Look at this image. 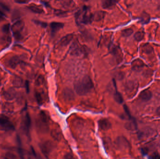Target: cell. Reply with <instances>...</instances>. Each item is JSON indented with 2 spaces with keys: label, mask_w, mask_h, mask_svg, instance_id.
<instances>
[{
  "label": "cell",
  "mask_w": 160,
  "mask_h": 159,
  "mask_svg": "<svg viewBox=\"0 0 160 159\" xmlns=\"http://www.w3.org/2000/svg\"><path fill=\"white\" fill-rule=\"evenodd\" d=\"M94 87L91 78L85 76L80 78L75 84V89L78 95L82 96L90 93Z\"/></svg>",
  "instance_id": "obj_1"
},
{
  "label": "cell",
  "mask_w": 160,
  "mask_h": 159,
  "mask_svg": "<svg viewBox=\"0 0 160 159\" xmlns=\"http://www.w3.org/2000/svg\"><path fill=\"white\" fill-rule=\"evenodd\" d=\"M76 22L79 25L90 24L94 21L93 14L91 12L88 7L84 6L75 15Z\"/></svg>",
  "instance_id": "obj_2"
},
{
  "label": "cell",
  "mask_w": 160,
  "mask_h": 159,
  "mask_svg": "<svg viewBox=\"0 0 160 159\" xmlns=\"http://www.w3.org/2000/svg\"><path fill=\"white\" fill-rule=\"evenodd\" d=\"M49 118L44 111H41L38 116L37 120L38 128L41 132H46L49 129Z\"/></svg>",
  "instance_id": "obj_3"
},
{
  "label": "cell",
  "mask_w": 160,
  "mask_h": 159,
  "mask_svg": "<svg viewBox=\"0 0 160 159\" xmlns=\"http://www.w3.org/2000/svg\"><path fill=\"white\" fill-rule=\"evenodd\" d=\"M70 53L71 55L74 56L87 55L88 49L87 47L79 44L78 43L76 42L73 43L70 48Z\"/></svg>",
  "instance_id": "obj_4"
},
{
  "label": "cell",
  "mask_w": 160,
  "mask_h": 159,
  "mask_svg": "<svg viewBox=\"0 0 160 159\" xmlns=\"http://www.w3.org/2000/svg\"><path fill=\"white\" fill-rule=\"evenodd\" d=\"M24 28V24L22 21L15 22L12 26L13 32L16 40H20L23 38L22 33Z\"/></svg>",
  "instance_id": "obj_5"
},
{
  "label": "cell",
  "mask_w": 160,
  "mask_h": 159,
  "mask_svg": "<svg viewBox=\"0 0 160 159\" xmlns=\"http://www.w3.org/2000/svg\"><path fill=\"white\" fill-rule=\"evenodd\" d=\"M0 126L6 130H11L15 128L14 125L12 123L11 120L5 115L0 116Z\"/></svg>",
  "instance_id": "obj_6"
},
{
  "label": "cell",
  "mask_w": 160,
  "mask_h": 159,
  "mask_svg": "<svg viewBox=\"0 0 160 159\" xmlns=\"http://www.w3.org/2000/svg\"><path fill=\"white\" fill-rule=\"evenodd\" d=\"M52 144L49 141H45L40 145V149L42 153L45 156H48L53 149Z\"/></svg>",
  "instance_id": "obj_7"
},
{
  "label": "cell",
  "mask_w": 160,
  "mask_h": 159,
  "mask_svg": "<svg viewBox=\"0 0 160 159\" xmlns=\"http://www.w3.org/2000/svg\"><path fill=\"white\" fill-rule=\"evenodd\" d=\"M98 123L99 128L103 131H107L112 127V124L110 121L105 118L100 119Z\"/></svg>",
  "instance_id": "obj_8"
},
{
  "label": "cell",
  "mask_w": 160,
  "mask_h": 159,
  "mask_svg": "<svg viewBox=\"0 0 160 159\" xmlns=\"http://www.w3.org/2000/svg\"><path fill=\"white\" fill-rule=\"evenodd\" d=\"M64 26V23L60 22H52L50 23L51 31L52 34H55Z\"/></svg>",
  "instance_id": "obj_9"
},
{
  "label": "cell",
  "mask_w": 160,
  "mask_h": 159,
  "mask_svg": "<svg viewBox=\"0 0 160 159\" xmlns=\"http://www.w3.org/2000/svg\"><path fill=\"white\" fill-rule=\"evenodd\" d=\"M23 121V129L26 134H28L29 133L31 125V118L28 113L26 114Z\"/></svg>",
  "instance_id": "obj_10"
},
{
  "label": "cell",
  "mask_w": 160,
  "mask_h": 159,
  "mask_svg": "<svg viewBox=\"0 0 160 159\" xmlns=\"http://www.w3.org/2000/svg\"><path fill=\"white\" fill-rule=\"evenodd\" d=\"M152 94L151 92L149 90H145L140 93V99L143 101H147L149 100L152 98Z\"/></svg>",
  "instance_id": "obj_11"
},
{
  "label": "cell",
  "mask_w": 160,
  "mask_h": 159,
  "mask_svg": "<svg viewBox=\"0 0 160 159\" xmlns=\"http://www.w3.org/2000/svg\"><path fill=\"white\" fill-rule=\"evenodd\" d=\"M132 68L135 71H140L144 66V63L140 59H136L132 63Z\"/></svg>",
  "instance_id": "obj_12"
},
{
  "label": "cell",
  "mask_w": 160,
  "mask_h": 159,
  "mask_svg": "<svg viewBox=\"0 0 160 159\" xmlns=\"http://www.w3.org/2000/svg\"><path fill=\"white\" fill-rule=\"evenodd\" d=\"M73 34H69L63 37L60 41V46L65 47L67 46L70 42L72 39H73Z\"/></svg>",
  "instance_id": "obj_13"
},
{
  "label": "cell",
  "mask_w": 160,
  "mask_h": 159,
  "mask_svg": "<svg viewBox=\"0 0 160 159\" xmlns=\"http://www.w3.org/2000/svg\"><path fill=\"white\" fill-rule=\"evenodd\" d=\"M117 2L118 1H102V5L103 9L109 10L112 9L116 5Z\"/></svg>",
  "instance_id": "obj_14"
},
{
  "label": "cell",
  "mask_w": 160,
  "mask_h": 159,
  "mask_svg": "<svg viewBox=\"0 0 160 159\" xmlns=\"http://www.w3.org/2000/svg\"><path fill=\"white\" fill-rule=\"evenodd\" d=\"M125 128L129 130H134L137 128V124L134 119H132L131 121L128 122L125 125Z\"/></svg>",
  "instance_id": "obj_15"
},
{
  "label": "cell",
  "mask_w": 160,
  "mask_h": 159,
  "mask_svg": "<svg viewBox=\"0 0 160 159\" xmlns=\"http://www.w3.org/2000/svg\"><path fill=\"white\" fill-rule=\"evenodd\" d=\"M28 9L34 13H38V14H41L44 11L43 10L42 8L36 5H31L29 6L28 7Z\"/></svg>",
  "instance_id": "obj_16"
},
{
  "label": "cell",
  "mask_w": 160,
  "mask_h": 159,
  "mask_svg": "<svg viewBox=\"0 0 160 159\" xmlns=\"http://www.w3.org/2000/svg\"><path fill=\"white\" fill-rule=\"evenodd\" d=\"M117 144L120 146H123L128 148L129 146V143L128 140L124 137H119L117 140Z\"/></svg>",
  "instance_id": "obj_17"
},
{
  "label": "cell",
  "mask_w": 160,
  "mask_h": 159,
  "mask_svg": "<svg viewBox=\"0 0 160 159\" xmlns=\"http://www.w3.org/2000/svg\"><path fill=\"white\" fill-rule=\"evenodd\" d=\"M105 13L102 11L97 12L95 14H93L94 16V21H98L101 19H102L104 16Z\"/></svg>",
  "instance_id": "obj_18"
},
{
  "label": "cell",
  "mask_w": 160,
  "mask_h": 159,
  "mask_svg": "<svg viewBox=\"0 0 160 159\" xmlns=\"http://www.w3.org/2000/svg\"><path fill=\"white\" fill-rule=\"evenodd\" d=\"M114 99H115V101L118 103L121 104L123 102V99L122 95L117 90H116L115 93H114Z\"/></svg>",
  "instance_id": "obj_19"
},
{
  "label": "cell",
  "mask_w": 160,
  "mask_h": 159,
  "mask_svg": "<svg viewBox=\"0 0 160 159\" xmlns=\"http://www.w3.org/2000/svg\"><path fill=\"white\" fill-rule=\"evenodd\" d=\"M64 97L66 99L70 100V99H73L74 98V94L70 90L66 89L65 90L64 93Z\"/></svg>",
  "instance_id": "obj_20"
},
{
  "label": "cell",
  "mask_w": 160,
  "mask_h": 159,
  "mask_svg": "<svg viewBox=\"0 0 160 159\" xmlns=\"http://www.w3.org/2000/svg\"><path fill=\"white\" fill-rule=\"evenodd\" d=\"M52 134L53 137L55 138L56 139L60 140L61 138V131L59 129H55L52 131Z\"/></svg>",
  "instance_id": "obj_21"
},
{
  "label": "cell",
  "mask_w": 160,
  "mask_h": 159,
  "mask_svg": "<svg viewBox=\"0 0 160 159\" xmlns=\"http://www.w3.org/2000/svg\"><path fill=\"white\" fill-rule=\"evenodd\" d=\"M19 62V59L17 57H13L8 61V64L12 68L15 67Z\"/></svg>",
  "instance_id": "obj_22"
},
{
  "label": "cell",
  "mask_w": 160,
  "mask_h": 159,
  "mask_svg": "<svg viewBox=\"0 0 160 159\" xmlns=\"http://www.w3.org/2000/svg\"><path fill=\"white\" fill-rule=\"evenodd\" d=\"M142 52L146 53H150L153 51V48L149 44H145L141 47Z\"/></svg>",
  "instance_id": "obj_23"
},
{
  "label": "cell",
  "mask_w": 160,
  "mask_h": 159,
  "mask_svg": "<svg viewBox=\"0 0 160 159\" xmlns=\"http://www.w3.org/2000/svg\"><path fill=\"white\" fill-rule=\"evenodd\" d=\"M4 159H18L16 155L11 152H7L4 156Z\"/></svg>",
  "instance_id": "obj_24"
},
{
  "label": "cell",
  "mask_w": 160,
  "mask_h": 159,
  "mask_svg": "<svg viewBox=\"0 0 160 159\" xmlns=\"http://www.w3.org/2000/svg\"><path fill=\"white\" fill-rule=\"evenodd\" d=\"M144 36V33H143L142 32L140 31L136 32L135 34L134 37V38L135 40H137L138 41H140L143 39Z\"/></svg>",
  "instance_id": "obj_25"
},
{
  "label": "cell",
  "mask_w": 160,
  "mask_h": 159,
  "mask_svg": "<svg viewBox=\"0 0 160 159\" xmlns=\"http://www.w3.org/2000/svg\"><path fill=\"white\" fill-rule=\"evenodd\" d=\"M133 33V30L131 29V28H127V29H125V30L122 31L121 34H122V36H124L125 37H128L130 36L131 35H132Z\"/></svg>",
  "instance_id": "obj_26"
},
{
  "label": "cell",
  "mask_w": 160,
  "mask_h": 159,
  "mask_svg": "<svg viewBox=\"0 0 160 159\" xmlns=\"http://www.w3.org/2000/svg\"><path fill=\"white\" fill-rule=\"evenodd\" d=\"M35 97H36V100H37L38 103L40 105H42L43 102V99L42 98L41 93L38 92H36L35 93Z\"/></svg>",
  "instance_id": "obj_27"
},
{
  "label": "cell",
  "mask_w": 160,
  "mask_h": 159,
  "mask_svg": "<svg viewBox=\"0 0 160 159\" xmlns=\"http://www.w3.org/2000/svg\"><path fill=\"white\" fill-rule=\"evenodd\" d=\"M140 20H141V22H142L143 23H146V22H148L150 20V17L149 16V15H147L146 13L144 15H142V16H141Z\"/></svg>",
  "instance_id": "obj_28"
},
{
  "label": "cell",
  "mask_w": 160,
  "mask_h": 159,
  "mask_svg": "<svg viewBox=\"0 0 160 159\" xmlns=\"http://www.w3.org/2000/svg\"><path fill=\"white\" fill-rule=\"evenodd\" d=\"M55 14L60 17H65L67 15L66 12L60 10H56L55 11Z\"/></svg>",
  "instance_id": "obj_29"
},
{
  "label": "cell",
  "mask_w": 160,
  "mask_h": 159,
  "mask_svg": "<svg viewBox=\"0 0 160 159\" xmlns=\"http://www.w3.org/2000/svg\"><path fill=\"white\" fill-rule=\"evenodd\" d=\"M44 81V77L42 75H40L36 80V84L37 85H41L43 83Z\"/></svg>",
  "instance_id": "obj_30"
},
{
  "label": "cell",
  "mask_w": 160,
  "mask_h": 159,
  "mask_svg": "<svg viewBox=\"0 0 160 159\" xmlns=\"http://www.w3.org/2000/svg\"><path fill=\"white\" fill-rule=\"evenodd\" d=\"M65 159H78L76 158L73 154L67 153L65 155Z\"/></svg>",
  "instance_id": "obj_31"
},
{
  "label": "cell",
  "mask_w": 160,
  "mask_h": 159,
  "mask_svg": "<svg viewBox=\"0 0 160 159\" xmlns=\"http://www.w3.org/2000/svg\"><path fill=\"white\" fill-rule=\"evenodd\" d=\"M35 22L38 25H40L43 27H46V26H47V23H45V22H41L37 21H35Z\"/></svg>",
  "instance_id": "obj_32"
},
{
  "label": "cell",
  "mask_w": 160,
  "mask_h": 159,
  "mask_svg": "<svg viewBox=\"0 0 160 159\" xmlns=\"http://www.w3.org/2000/svg\"><path fill=\"white\" fill-rule=\"evenodd\" d=\"M0 7H2V9H4V10H9V9H8V7L5 4H4V3L0 2Z\"/></svg>",
  "instance_id": "obj_33"
},
{
  "label": "cell",
  "mask_w": 160,
  "mask_h": 159,
  "mask_svg": "<svg viewBox=\"0 0 160 159\" xmlns=\"http://www.w3.org/2000/svg\"><path fill=\"white\" fill-rule=\"evenodd\" d=\"M5 17V15L4 14L3 12L0 10V21H2Z\"/></svg>",
  "instance_id": "obj_34"
},
{
  "label": "cell",
  "mask_w": 160,
  "mask_h": 159,
  "mask_svg": "<svg viewBox=\"0 0 160 159\" xmlns=\"http://www.w3.org/2000/svg\"><path fill=\"white\" fill-rule=\"evenodd\" d=\"M151 159H160V156L159 155H154L151 158Z\"/></svg>",
  "instance_id": "obj_35"
},
{
  "label": "cell",
  "mask_w": 160,
  "mask_h": 159,
  "mask_svg": "<svg viewBox=\"0 0 160 159\" xmlns=\"http://www.w3.org/2000/svg\"><path fill=\"white\" fill-rule=\"evenodd\" d=\"M156 114L157 116L160 117V107H159L156 110Z\"/></svg>",
  "instance_id": "obj_36"
},
{
  "label": "cell",
  "mask_w": 160,
  "mask_h": 159,
  "mask_svg": "<svg viewBox=\"0 0 160 159\" xmlns=\"http://www.w3.org/2000/svg\"><path fill=\"white\" fill-rule=\"evenodd\" d=\"M16 2H17V3H26V2H27V1H16Z\"/></svg>",
  "instance_id": "obj_37"
}]
</instances>
